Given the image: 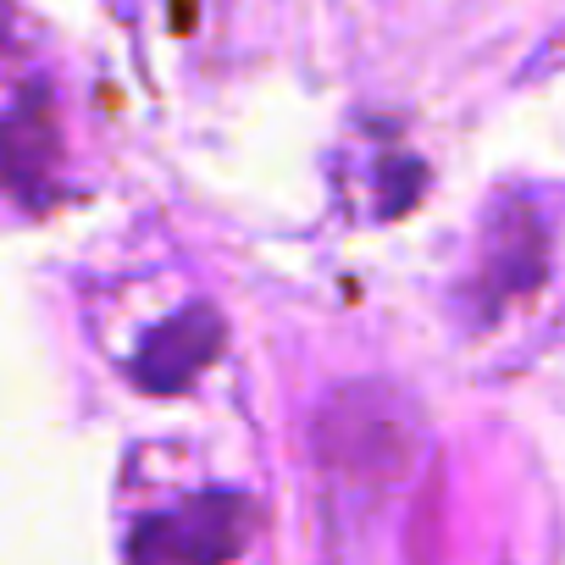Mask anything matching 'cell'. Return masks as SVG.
<instances>
[{"label":"cell","instance_id":"obj_2","mask_svg":"<svg viewBox=\"0 0 565 565\" xmlns=\"http://www.w3.org/2000/svg\"><path fill=\"white\" fill-rule=\"evenodd\" d=\"M255 499L249 493H194L172 510H156L134 526L128 559L134 565H233L255 537Z\"/></svg>","mask_w":565,"mask_h":565},{"label":"cell","instance_id":"obj_3","mask_svg":"<svg viewBox=\"0 0 565 565\" xmlns=\"http://www.w3.org/2000/svg\"><path fill=\"white\" fill-rule=\"evenodd\" d=\"M222 344H227V322L216 306L200 300V306H189L172 322L145 333V344L134 355V383L150 394H183L205 366H216Z\"/></svg>","mask_w":565,"mask_h":565},{"label":"cell","instance_id":"obj_4","mask_svg":"<svg viewBox=\"0 0 565 565\" xmlns=\"http://www.w3.org/2000/svg\"><path fill=\"white\" fill-rule=\"evenodd\" d=\"M62 161V134L45 89H29L12 111H0V189L23 205L51 200V178Z\"/></svg>","mask_w":565,"mask_h":565},{"label":"cell","instance_id":"obj_5","mask_svg":"<svg viewBox=\"0 0 565 565\" xmlns=\"http://www.w3.org/2000/svg\"><path fill=\"white\" fill-rule=\"evenodd\" d=\"M543 277V227L532 211H499L488 238H482V295L488 306L510 300V295H526L537 289Z\"/></svg>","mask_w":565,"mask_h":565},{"label":"cell","instance_id":"obj_1","mask_svg":"<svg viewBox=\"0 0 565 565\" xmlns=\"http://www.w3.org/2000/svg\"><path fill=\"white\" fill-rule=\"evenodd\" d=\"M416 455H422V427L405 411V399L388 388H350L317 427V460L328 477V499L350 504L344 515H333V532H350L366 499L405 488Z\"/></svg>","mask_w":565,"mask_h":565}]
</instances>
